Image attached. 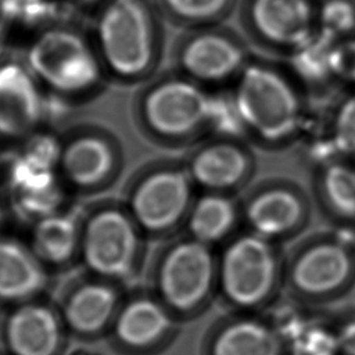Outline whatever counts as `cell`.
Instances as JSON below:
<instances>
[{
	"label": "cell",
	"instance_id": "cell-29",
	"mask_svg": "<svg viewBox=\"0 0 355 355\" xmlns=\"http://www.w3.org/2000/svg\"><path fill=\"white\" fill-rule=\"evenodd\" d=\"M6 19L14 27L40 30L54 24L59 10L58 0H1Z\"/></svg>",
	"mask_w": 355,
	"mask_h": 355
},
{
	"label": "cell",
	"instance_id": "cell-27",
	"mask_svg": "<svg viewBox=\"0 0 355 355\" xmlns=\"http://www.w3.org/2000/svg\"><path fill=\"white\" fill-rule=\"evenodd\" d=\"M318 35L331 42L355 37V0H315Z\"/></svg>",
	"mask_w": 355,
	"mask_h": 355
},
{
	"label": "cell",
	"instance_id": "cell-18",
	"mask_svg": "<svg viewBox=\"0 0 355 355\" xmlns=\"http://www.w3.org/2000/svg\"><path fill=\"white\" fill-rule=\"evenodd\" d=\"M48 282V268L30 245L0 234V302L17 306L38 300Z\"/></svg>",
	"mask_w": 355,
	"mask_h": 355
},
{
	"label": "cell",
	"instance_id": "cell-19",
	"mask_svg": "<svg viewBox=\"0 0 355 355\" xmlns=\"http://www.w3.org/2000/svg\"><path fill=\"white\" fill-rule=\"evenodd\" d=\"M174 329L173 313L159 298L140 296L123 303L111 330L121 347L148 350L161 345Z\"/></svg>",
	"mask_w": 355,
	"mask_h": 355
},
{
	"label": "cell",
	"instance_id": "cell-24",
	"mask_svg": "<svg viewBox=\"0 0 355 355\" xmlns=\"http://www.w3.org/2000/svg\"><path fill=\"white\" fill-rule=\"evenodd\" d=\"M162 19L183 31L222 25L237 11L239 0H153Z\"/></svg>",
	"mask_w": 355,
	"mask_h": 355
},
{
	"label": "cell",
	"instance_id": "cell-12",
	"mask_svg": "<svg viewBox=\"0 0 355 355\" xmlns=\"http://www.w3.org/2000/svg\"><path fill=\"white\" fill-rule=\"evenodd\" d=\"M45 89L22 61H0V138L22 141L44 125Z\"/></svg>",
	"mask_w": 355,
	"mask_h": 355
},
{
	"label": "cell",
	"instance_id": "cell-25",
	"mask_svg": "<svg viewBox=\"0 0 355 355\" xmlns=\"http://www.w3.org/2000/svg\"><path fill=\"white\" fill-rule=\"evenodd\" d=\"M316 168V185L326 206L340 217L355 218V162L337 158Z\"/></svg>",
	"mask_w": 355,
	"mask_h": 355
},
{
	"label": "cell",
	"instance_id": "cell-2",
	"mask_svg": "<svg viewBox=\"0 0 355 355\" xmlns=\"http://www.w3.org/2000/svg\"><path fill=\"white\" fill-rule=\"evenodd\" d=\"M161 19L150 0H105L92 40L106 73L124 83L151 78L162 61Z\"/></svg>",
	"mask_w": 355,
	"mask_h": 355
},
{
	"label": "cell",
	"instance_id": "cell-1",
	"mask_svg": "<svg viewBox=\"0 0 355 355\" xmlns=\"http://www.w3.org/2000/svg\"><path fill=\"white\" fill-rule=\"evenodd\" d=\"M230 89L252 146L290 148L311 128L313 99L282 60L254 56Z\"/></svg>",
	"mask_w": 355,
	"mask_h": 355
},
{
	"label": "cell",
	"instance_id": "cell-33",
	"mask_svg": "<svg viewBox=\"0 0 355 355\" xmlns=\"http://www.w3.org/2000/svg\"><path fill=\"white\" fill-rule=\"evenodd\" d=\"M340 355H355V319L348 321L337 331Z\"/></svg>",
	"mask_w": 355,
	"mask_h": 355
},
{
	"label": "cell",
	"instance_id": "cell-4",
	"mask_svg": "<svg viewBox=\"0 0 355 355\" xmlns=\"http://www.w3.org/2000/svg\"><path fill=\"white\" fill-rule=\"evenodd\" d=\"M24 62L45 90L69 100L96 92L107 74L93 40L62 24L38 31Z\"/></svg>",
	"mask_w": 355,
	"mask_h": 355
},
{
	"label": "cell",
	"instance_id": "cell-30",
	"mask_svg": "<svg viewBox=\"0 0 355 355\" xmlns=\"http://www.w3.org/2000/svg\"><path fill=\"white\" fill-rule=\"evenodd\" d=\"M22 143V148L19 153L31 167L38 171L58 172L62 153V140L56 138L51 132L40 128L24 139Z\"/></svg>",
	"mask_w": 355,
	"mask_h": 355
},
{
	"label": "cell",
	"instance_id": "cell-5",
	"mask_svg": "<svg viewBox=\"0 0 355 355\" xmlns=\"http://www.w3.org/2000/svg\"><path fill=\"white\" fill-rule=\"evenodd\" d=\"M254 58L242 32L222 25L185 30L172 48L174 71L209 90L230 88Z\"/></svg>",
	"mask_w": 355,
	"mask_h": 355
},
{
	"label": "cell",
	"instance_id": "cell-23",
	"mask_svg": "<svg viewBox=\"0 0 355 355\" xmlns=\"http://www.w3.org/2000/svg\"><path fill=\"white\" fill-rule=\"evenodd\" d=\"M236 220V203L229 193H219L195 198L187 219L191 237L211 247L229 236Z\"/></svg>",
	"mask_w": 355,
	"mask_h": 355
},
{
	"label": "cell",
	"instance_id": "cell-35",
	"mask_svg": "<svg viewBox=\"0 0 355 355\" xmlns=\"http://www.w3.org/2000/svg\"><path fill=\"white\" fill-rule=\"evenodd\" d=\"M69 4H76V6H92V4H103L105 0H64Z\"/></svg>",
	"mask_w": 355,
	"mask_h": 355
},
{
	"label": "cell",
	"instance_id": "cell-15",
	"mask_svg": "<svg viewBox=\"0 0 355 355\" xmlns=\"http://www.w3.org/2000/svg\"><path fill=\"white\" fill-rule=\"evenodd\" d=\"M353 274L352 250L331 240L318 242L301 252L292 264L290 280L302 296L325 298L343 290Z\"/></svg>",
	"mask_w": 355,
	"mask_h": 355
},
{
	"label": "cell",
	"instance_id": "cell-17",
	"mask_svg": "<svg viewBox=\"0 0 355 355\" xmlns=\"http://www.w3.org/2000/svg\"><path fill=\"white\" fill-rule=\"evenodd\" d=\"M121 306L117 288L111 282L95 277L72 290L60 314L67 330L89 338L111 329Z\"/></svg>",
	"mask_w": 355,
	"mask_h": 355
},
{
	"label": "cell",
	"instance_id": "cell-20",
	"mask_svg": "<svg viewBox=\"0 0 355 355\" xmlns=\"http://www.w3.org/2000/svg\"><path fill=\"white\" fill-rule=\"evenodd\" d=\"M209 355H287L286 342L269 321L242 316L216 331Z\"/></svg>",
	"mask_w": 355,
	"mask_h": 355
},
{
	"label": "cell",
	"instance_id": "cell-26",
	"mask_svg": "<svg viewBox=\"0 0 355 355\" xmlns=\"http://www.w3.org/2000/svg\"><path fill=\"white\" fill-rule=\"evenodd\" d=\"M314 125L324 134L337 157L355 162V89L331 99L324 119Z\"/></svg>",
	"mask_w": 355,
	"mask_h": 355
},
{
	"label": "cell",
	"instance_id": "cell-32",
	"mask_svg": "<svg viewBox=\"0 0 355 355\" xmlns=\"http://www.w3.org/2000/svg\"><path fill=\"white\" fill-rule=\"evenodd\" d=\"M332 72L340 92L355 89V37L334 42Z\"/></svg>",
	"mask_w": 355,
	"mask_h": 355
},
{
	"label": "cell",
	"instance_id": "cell-7",
	"mask_svg": "<svg viewBox=\"0 0 355 355\" xmlns=\"http://www.w3.org/2000/svg\"><path fill=\"white\" fill-rule=\"evenodd\" d=\"M195 189L183 161H161L135 182L127 211L141 232L167 234L187 222L195 201Z\"/></svg>",
	"mask_w": 355,
	"mask_h": 355
},
{
	"label": "cell",
	"instance_id": "cell-6",
	"mask_svg": "<svg viewBox=\"0 0 355 355\" xmlns=\"http://www.w3.org/2000/svg\"><path fill=\"white\" fill-rule=\"evenodd\" d=\"M280 277L272 241L248 232L227 243L218 258V288L230 304L251 311L272 298Z\"/></svg>",
	"mask_w": 355,
	"mask_h": 355
},
{
	"label": "cell",
	"instance_id": "cell-14",
	"mask_svg": "<svg viewBox=\"0 0 355 355\" xmlns=\"http://www.w3.org/2000/svg\"><path fill=\"white\" fill-rule=\"evenodd\" d=\"M66 330L59 311L35 300L11 309L4 321L3 340L10 355H59Z\"/></svg>",
	"mask_w": 355,
	"mask_h": 355
},
{
	"label": "cell",
	"instance_id": "cell-22",
	"mask_svg": "<svg viewBox=\"0 0 355 355\" xmlns=\"http://www.w3.org/2000/svg\"><path fill=\"white\" fill-rule=\"evenodd\" d=\"M334 42L316 35L282 61L314 100H329L340 94L332 72ZM335 98V96H334Z\"/></svg>",
	"mask_w": 355,
	"mask_h": 355
},
{
	"label": "cell",
	"instance_id": "cell-34",
	"mask_svg": "<svg viewBox=\"0 0 355 355\" xmlns=\"http://www.w3.org/2000/svg\"><path fill=\"white\" fill-rule=\"evenodd\" d=\"M12 30V26L10 25L9 20L6 19V12L1 6L0 0V61L3 56L6 55L8 46H9V40H10V32Z\"/></svg>",
	"mask_w": 355,
	"mask_h": 355
},
{
	"label": "cell",
	"instance_id": "cell-11",
	"mask_svg": "<svg viewBox=\"0 0 355 355\" xmlns=\"http://www.w3.org/2000/svg\"><path fill=\"white\" fill-rule=\"evenodd\" d=\"M183 162L203 193L230 195L248 183L256 171L252 145L241 139L205 138L189 148Z\"/></svg>",
	"mask_w": 355,
	"mask_h": 355
},
{
	"label": "cell",
	"instance_id": "cell-16",
	"mask_svg": "<svg viewBox=\"0 0 355 355\" xmlns=\"http://www.w3.org/2000/svg\"><path fill=\"white\" fill-rule=\"evenodd\" d=\"M245 216L252 232L275 241L300 227L306 216V202L290 184L270 183L250 198Z\"/></svg>",
	"mask_w": 355,
	"mask_h": 355
},
{
	"label": "cell",
	"instance_id": "cell-21",
	"mask_svg": "<svg viewBox=\"0 0 355 355\" xmlns=\"http://www.w3.org/2000/svg\"><path fill=\"white\" fill-rule=\"evenodd\" d=\"M28 243L46 268L64 266L79 256L82 227L74 212H60L35 220Z\"/></svg>",
	"mask_w": 355,
	"mask_h": 355
},
{
	"label": "cell",
	"instance_id": "cell-28",
	"mask_svg": "<svg viewBox=\"0 0 355 355\" xmlns=\"http://www.w3.org/2000/svg\"><path fill=\"white\" fill-rule=\"evenodd\" d=\"M208 137L241 139L247 141L246 133L230 88L212 92Z\"/></svg>",
	"mask_w": 355,
	"mask_h": 355
},
{
	"label": "cell",
	"instance_id": "cell-36",
	"mask_svg": "<svg viewBox=\"0 0 355 355\" xmlns=\"http://www.w3.org/2000/svg\"><path fill=\"white\" fill-rule=\"evenodd\" d=\"M6 220V212L3 203L0 202V229L4 225Z\"/></svg>",
	"mask_w": 355,
	"mask_h": 355
},
{
	"label": "cell",
	"instance_id": "cell-3",
	"mask_svg": "<svg viewBox=\"0 0 355 355\" xmlns=\"http://www.w3.org/2000/svg\"><path fill=\"white\" fill-rule=\"evenodd\" d=\"M212 92L174 69L157 76L139 94V124L158 145L193 148L208 138Z\"/></svg>",
	"mask_w": 355,
	"mask_h": 355
},
{
	"label": "cell",
	"instance_id": "cell-13",
	"mask_svg": "<svg viewBox=\"0 0 355 355\" xmlns=\"http://www.w3.org/2000/svg\"><path fill=\"white\" fill-rule=\"evenodd\" d=\"M119 164L114 139L101 130L85 129L62 141L58 172L64 184L88 191L111 182Z\"/></svg>",
	"mask_w": 355,
	"mask_h": 355
},
{
	"label": "cell",
	"instance_id": "cell-9",
	"mask_svg": "<svg viewBox=\"0 0 355 355\" xmlns=\"http://www.w3.org/2000/svg\"><path fill=\"white\" fill-rule=\"evenodd\" d=\"M141 234L128 211L103 208L83 222L79 257L98 279L128 280L140 261Z\"/></svg>",
	"mask_w": 355,
	"mask_h": 355
},
{
	"label": "cell",
	"instance_id": "cell-10",
	"mask_svg": "<svg viewBox=\"0 0 355 355\" xmlns=\"http://www.w3.org/2000/svg\"><path fill=\"white\" fill-rule=\"evenodd\" d=\"M158 298L173 314L201 309L218 288V258L212 247L190 237L173 245L158 266Z\"/></svg>",
	"mask_w": 355,
	"mask_h": 355
},
{
	"label": "cell",
	"instance_id": "cell-31",
	"mask_svg": "<svg viewBox=\"0 0 355 355\" xmlns=\"http://www.w3.org/2000/svg\"><path fill=\"white\" fill-rule=\"evenodd\" d=\"M295 355H340L337 331L321 325H306L290 342Z\"/></svg>",
	"mask_w": 355,
	"mask_h": 355
},
{
	"label": "cell",
	"instance_id": "cell-8",
	"mask_svg": "<svg viewBox=\"0 0 355 355\" xmlns=\"http://www.w3.org/2000/svg\"><path fill=\"white\" fill-rule=\"evenodd\" d=\"M241 32L252 46L285 59L318 35L315 0H239Z\"/></svg>",
	"mask_w": 355,
	"mask_h": 355
}]
</instances>
